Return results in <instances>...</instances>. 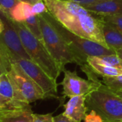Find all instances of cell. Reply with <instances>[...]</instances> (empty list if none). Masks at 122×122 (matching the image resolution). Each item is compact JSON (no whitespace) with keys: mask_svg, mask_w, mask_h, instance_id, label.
<instances>
[{"mask_svg":"<svg viewBox=\"0 0 122 122\" xmlns=\"http://www.w3.org/2000/svg\"><path fill=\"white\" fill-rule=\"evenodd\" d=\"M19 1V0H0L1 11L8 14Z\"/></svg>","mask_w":122,"mask_h":122,"instance_id":"obj_22","label":"cell"},{"mask_svg":"<svg viewBox=\"0 0 122 122\" xmlns=\"http://www.w3.org/2000/svg\"><path fill=\"white\" fill-rule=\"evenodd\" d=\"M87 63L93 69V71L98 75L103 76H116L122 74V71L109 66L108 65L101 64L94 59L93 56L87 59Z\"/></svg>","mask_w":122,"mask_h":122,"instance_id":"obj_15","label":"cell"},{"mask_svg":"<svg viewBox=\"0 0 122 122\" xmlns=\"http://www.w3.org/2000/svg\"><path fill=\"white\" fill-rule=\"evenodd\" d=\"M12 22L17 31L22 43L30 59L40 66L51 78L57 81L62 70L47 51L44 43L37 39L23 22L12 20Z\"/></svg>","mask_w":122,"mask_h":122,"instance_id":"obj_4","label":"cell"},{"mask_svg":"<svg viewBox=\"0 0 122 122\" xmlns=\"http://www.w3.org/2000/svg\"><path fill=\"white\" fill-rule=\"evenodd\" d=\"M84 122H104L102 118L94 111H91L89 114H87L85 119Z\"/></svg>","mask_w":122,"mask_h":122,"instance_id":"obj_25","label":"cell"},{"mask_svg":"<svg viewBox=\"0 0 122 122\" xmlns=\"http://www.w3.org/2000/svg\"><path fill=\"white\" fill-rule=\"evenodd\" d=\"M29 107H30L29 104L9 99L0 94V112L22 109Z\"/></svg>","mask_w":122,"mask_h":122,"instance_id":"obj_16","label":"cell"},{"mask_svg":"<svg viewBox=\"0 0 122 122\" xmlns=\"http://www.w3.org/2000/svg\"><path fill=\"white\" fill-rule=\"evenodd\" d=\"M94 59L101 64L114 67L122 71V59L116 54L101 56H93Z\"/></svg>","mask_w":122,"mask_h":122,"instance_id":"obj_19","label":"cell"},{"mask_svg":"<svg viewBox=\"0 0 122 122\" xmlns=\"http://www.w3.org/2000/svg\"><path fill=\"white\" fill-rule=\"evenodd\" d=\"M88 108L86 104V96H76L69 98L64 105L63 114L76 122L84 120Z\"/></svg>","mask_w":122,"mask_h":122,"instance_id":"obj_10","label":"cell"},{"mask_svg":"<svg viewBox=\"0 0 122 122\" xmlns=\"http://www.w3.org/2000/svg\"><path fill=\"white\" fill-rule=\"evenodd\" d=\"M67 1H73L75 3H77L84 7L87 6H90L92 4H95L96 3L105 1V0H67Z\"/></svg>","mask_w":122,"mask_h":122,"instance_id":"obj_26","label":"cell"},{"mask_svg":"<svg viewBox=\"0 0 122 122\" xmlns=\"http://www.w3.org/2000/svg\"><path fill=\"white\" fill-rule=\"evenodd\" d=\"M102 81L115 92L122 91V74L116 76H103Z\"/></svg>","mask_w":122,"mask_h":122,"instance_id":"obj_20","label":"cell"},{"mask_svg":"<svg viewBox=\"0 0 122 122\" xmlns=\"http://www.w3.org/2000/svg\"><path fill=\"white\" fill-rule=\"evenodd\" d=\"M42 89L45 99H59L57 81L51 78L31 59H22L15 62Z\"/></svg>","mask_w":122,"mask_h":122,"instance_id":"obj_8","label":"cell"},{"mask_svg":"<svg viewBox=\"0 0 122 122\" xmlns=\"http://www.w3.org/2000/svg\"><path fill=\"white\" fill-rule=\"evenodd\" d=\"M38 19L44 44L63 71L66 64L76 63L75 56L52 23L43 14H39Z\"/></svg>","mask_w":122,"mask_h":122,"instance_id":"obj_5","label":"cell"},{"mask_svg":"<svg viewBox=\"0 0 122 122\" xmlns=\"http://www.w3.org/2000/svg\"><path fill=\"white\" fill-rule=\"evenodd\" d=\"M52 114H34V119L32 122H53Z\"/></svg>","mask_w":122,"mask_h":122,"instance_id":"obj_24","label":"cell"},{"mask_svg":"<svg viewBox=\"0 0 122 122\" xmlns=\"http://www.w3.org/2000/svg\"><path fill=\"white\" fill-rule=\"evenodd\" d=\"M0 11H1V9H0ZM3 30H4V23L2 21V19H1V17L0 15V34L3 31Z\"/></svg>","mask_w":122,"mask_h":122,"instance_id":"obj_29","label":"cell"},{"mask_svg":"<svg viewBox=\"0 0 122 122\" xmlns=\"http://www.w3.org/2000/svg\"><path fill=\"white\" fill-rule=\"evenodd\" d=\"M47 11H48L46 7V5L42 0L35 3V4H32V12L35 15L42 14Z\"/></svg>","mask_w":122,"mask_h":122,"instance_id":"obj_23","label":"cell"},{"mask_svg":"<svg viewBox=\"0 0 122 122\" xmlns=\"http://www.w3.org/2000/svg\"><path fill=\"white\" fill-rule=\"evenodd\" d=\"M101 20L107 24H109L122 32V14L111 16H101Z\"/></svg>","mask_w":122,"mask_h":122,"instance_id":"obj_21","label":"cell"},{"mask_svg":"<svg viewBox=\"0 0 122 122\" xmlns=\"http://www.w3.org/2000/svg\"><path fill=\"white\" fill-rule=\"evenodd\" d=\"M103 34L109 48L115 51L122 48V32L114 26L104 22Z\"/></svg>","mask_w":122,"mask_h":122,"instance_id":"obj_13","label":"cell"},{"mask_svg":"<svg viewBox=\"0 0 122 122\" xmlns=\"http://www.w3.org/2000/svg\"><path fill=\"white\" fill-rule=\"evenodd\" d=\"M24 25L30 31V32L40 41L43 42V38L42 35V31L40 29V25L39 22L38 15H32L24 21H23ZM44 43V42H43Z\"/></svg>","mask_w":122,"mask_h":122,"instance_id":"obj_18","label":"cell"},{"mask_svg":"<svg viewBox=\"0 0 122 122\" xmlns=\"http://www.w3.org/2000/svg\"><path fill=\"white\" fill-rule=\"evenodd\" d=\"M0 94L9 99L17 100L15 91L6 74H1L0 75Z\"/></svg>","mask_w":122,"mask_h":122,"instance_id":"obj_17","label":"cell"},{"mask_svg":"<svg viewBox=\"0 0 122 122\" xmlns=\"http://www.w3.org/2000/svg\"><path fill=\"white\" fill-rule=\"evenodd\" d=\"M19 102L30 104L37 100L45 99V95L37 84L16 63L6 73Z\"/></svg>","mask_w":122,"mask_h":122,"instance_id":"obj_6","label":"cell"},{"mask_svg":"<svg viewBox=\"0 0 122 122\" xmlns=\"http://www.w3.org/2000/svg\"><path fill=\"white\" fill-rule=\"evenodd\" d=\"M1 74H2V73H1V68H0V75H1Z\"/></svg>","mask_w":122,"mask_h":122,"instance_id":"obj_32","label":"cell"},{"mask_svg":"<svg viewBox=\"0 0 122 122\" xmlns=\"http://www.w3.org/2000/svg\"><path fill=\"white\" fill-rule=\"evenodd\" d=\"M99 16H111L122 14V0H105L85 7Z\"/></svg>","mask_w":122,"mask_h":122,"instance_id":"obj_11","label":"cell"},{"mask_svg":"<svg viewBox=\"0 0 122 122\" xmlns=\"http://www.w3.org/2000/svg\"><path fill=\"white\" fill-rule=\"evenodd\" d=\"M19 1H25V2H27V3H29L31 4H35V3L41 1V0H19Z\"/></svg>","mask_w":122,"mask_h":122,"instance_id":"obj_28","label":"cell"},{"mask_svg":"<svg viewBox=\"0 0 122 122\" xmlns=\"http://www.w3.org/2000/svg\"><path fill=\"white\" fill-rule=\"evenodd\" d=\"M48 13L69 31L107 48L101 16L67 0H42ZM110 49V48H109Z\"/></svg>","mask_w":122,"mask_h":122,"instance_id":"obj_1","label":"cell"},{"mask_svg":"<svg viewBox=\"0 0 122 122\" xmlns=\"http://www.w3.org/2000/svg\"><path fill=\"white\" fill-rule=\"evenodd\" d=\"M42 14L52 23L62 36L75 56L76 64L80 66V67L87 64V59L90 56H101L116 54V51L112 49L107 48L99 43L83 38L69 31L57 21L48 11Z\"/></svg>","mask_w":122,"mask_h":122,"instance_id":"obj_3","label":"cell"},{"mask_svg":"<svg viewBox=\"0 0 122 122\" xmlns=\"http://www.w3.org/2000/svg\"><path fill=\"white\" fill-rule=\"evenodd\" d=\"M116 94H118V95H119V97H120L121 98H122V91L116 92Z\"/></svg>","mask_w":122,"mask_h":122,"instance_id":"obj_31","label":"cell"},{"mask_svg":"<svg viewBox=\"0 0 122 122\" xmlns=\"http://www.w3.org/2000/svg\"><path fill=\"white\" fill-rule=\"evenodd\" d=\"M7 15L12 21L23 22L31 16L35 15L32 12V4L19 1Z\"/></svg>","mask_w":122,"mask_h":122,"instance_id":"obj_14","label":"cell"},{"mask_svg":"<svg viewBox=\"0 0 122 122\" xmlns=\"http://www.w3.org/2000/svg\"><path fill=\"white\" fill-rule=\"evenodd\" d=\"M116 54H117V55H118V56L122 59V49H118V50H116Z\"/></svg>","mask_w":122,"mask_h":122,"instance_id":"obj_30","label":"cell"},{"mask_svg":"<svg viewBox=\"0 0 122 122\" xmlns=\"http://www.w3.org/2000/svg\"><path fill=\"white\" fill-rule=\"evenodd\" d=\"M53 122H76L73 120H71L70 119H69L68 117H67L66 116H65L63 113L55 116L53 117Z\"/></svg>","mask_w":122,"mask_h":122,"instance_id":"obj_27","label":"cell"},{"mask_svg":"<svg viewBox=\"0 0 122 122\" xmlns=\"http://www.w3.org/2000/svg\"><path fill=\"white\" fill-rule=\"evenodd\" d=\"M0 15L4 23V30L0 34V47L8 53L13 64L22 59H30L11 19L1 11Z\"/></svg>","mask_w":122,"mask_h":122,"instance_id":"obj_7","label":"cell"},{"mask_svg":"<svg viewBox=\"0 0 122 122\" xmlns=\"http://www.w3.org/2000/svg\"><path fill=\"white\" fill-rule=\"evenodd\" d=\"M33 119L31 107L0 112V122H32Z\"/></svg>","mask_w":122,"mask_h":122,"instance_id":"obj_12","label":"cell"},{"mask_svg":"<svg viewBox=\"0 0 122 122\" xmlns=\"http://www.w3.org/2000/svg\"><path fill=\"white\" fill-rule=\"evenodd\" d=\"M64 77L60 85L63 86L62 94L64 98L76 96H86L94 87L92 81L85 79L79 76L76 71L63 70Z\"/></svg>","mask_w":122,"mask_h":122,"instance_id":"obj_9","label":"cell"},{"mask_svg":"<svg viewBox=\"0 0 122 122\" xmlns=\"http://www.w3.org/2000/svg\"><path fill=\"white\" fill-rule=\"evenodd\" d=\"M81 69L94 84L92 91L86 96L88 109L96 112L104 122H122V98L99 80V75L88 63L81 66Z\"/></svg>","mask_w":122,"mask_h":122,"instance_id":"obj_2","label":"cell"}]
</instances>
